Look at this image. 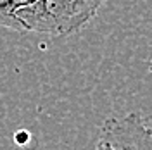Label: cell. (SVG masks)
<instances>
[{
  "mask_svg": "<svg viewBox=\"0 0 152 150\" xmlns=\"http://www.w3.org/2000/svg\"><path fill=\"white\" fill-rule=\"evenodd\" d=\"M99 140L109 150H152V131L137 112L107 117L99 130Z\"/></svg>",
  "mask_w": 152,
  "mask_h": 150,
  "instance_id": "cell-2",
  "label": "cell"
},
{
  "mask_svg": "<svg viewBox=\"0 0 152 150\" xmlns=\"http://www.w3.org/2000/svg\"><path fill=\"white\" fill-rule=\"evenodd\" d=\"M95 150H109V149H107V145H105V143H102V141L99 140V141H97V145H95Z\"/></svg>",
  "mask_w": 152,
  "mask_h": 150,
  "instance_id": "cell-4",
  "label": "cell"
},
{
  "mask_svg": "<svg viewBox=\"0 0 152 150\" xmlns=\"http://www.w3.org/2000/svg\"><path fill=\"white\" fill-rule=\"evenodd\" d=\"M38 0H0V26L18 31V23L14 14L21 9H28Z\"/></svg>",
  "mask_w": 152,
  "mask_h": 150,
  "instance_id": "cell-3",
  "label": "cell"
},
{
  "mask_svg": "<svg viewBox=\"0 0 152 150\" xmlns=\"http://www.w3.org/2000/svg\"><path fill=\"white\" fill-rule=\"evenodd\" d=\"M105 0H38L14 14L21 33L69 36L97 16Z\"/></svg>",
  "mask_w": 152,
  "mask_h": 150,
  "instance_id": "cell-1",
  "label": "cell"
}]
</instances>
